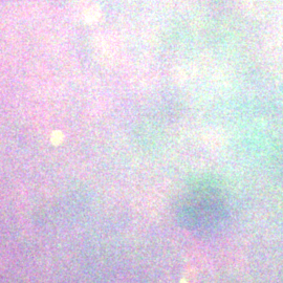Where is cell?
<instances>
[{"label":"cell","instance_id":"7a4b0ae2","mask_svg":"<svg viewBox=\"0 0 283 283\" xmlns=\"http://www.w3.org/2000/svg\"><path fill=\"white\" fill-rule=\"evenodd\" d=\"M63 139H64V136H63V133L61 132L60 130H56L52 132V143L55 145V146H58V145H60L61 143H62Z\"/></svg>","mask_w":283,"mask_h":283},{"label":"cell","instance_id":"6da1fadb","mask_svg":"<svg viewBox=\"0 0 283 283\" xmlns=\"http://www.w3.org/2000/svg\"><path fill=\"white\" fill-rule=\"evenodd\" d=\"M227 210L218 199L202 194L187 199L179 209L181 226L198 236H211L227 224Z\"/></svg>","mask_w":283,"mask_h":283}]
</instances>
